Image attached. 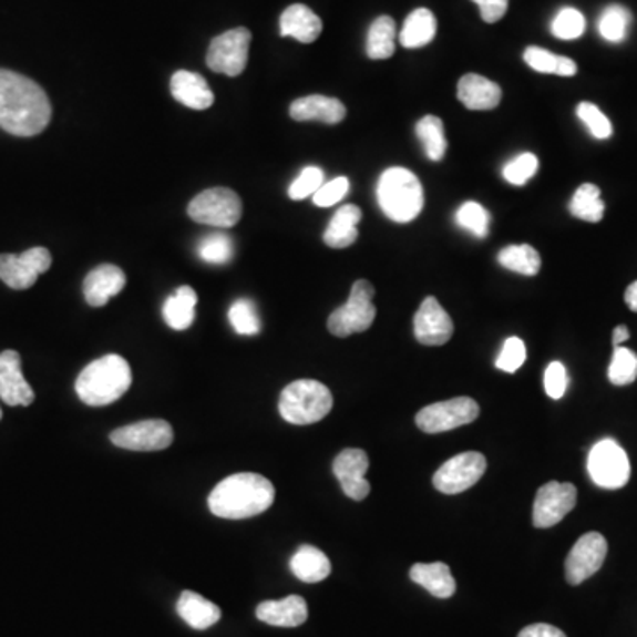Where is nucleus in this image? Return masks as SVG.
Returning <instances> with one entry per match:
<instances>
[{"mask_svg":"<svg viewBox=\"0 0 637 637\" xmlns=\"http://www.w3.org/2000/svg\"><path fill=\"white\" fill-rule=\"evenodd\" d=\"M630 337V331L627 326H616L615 333H613V343H615V348L621 346V343L627 342Z\"/></svg>","mask_w":637,"mask_h":637,"instance_id":"nucleus-50","label":"nucleus"},{"mask_svg":"<svg viewBox=\"0 0 637 637\" xmlns=\"http://www.w3.org/2000/svg\"><path fill=\"white\" fill-rule=\"evenodd\" d=\"M361 209L355 204H346L335 213L325 233V243L331 248H348L358 239V224Z\"/></svg>","mask_w":637,"mask_h":637,"instance_id":"nucleus-29","label":"nucleus"},{"mask_svg":"<svg viewBox=\"0 0 637 637\" xmlns=\"http://www.w3.org/2000/svg\"><path fill=\"white\" fill-rule=\"evenodd\" d=\"M409 577L438 598H450L458 589L446 563H417L409 571Z\"/></svg>","mask_w":637,"mask_h":637,"instance_id":"nucleus-25","label":"nucleus"},{"mask_svg":"<svg viewBox=\"0 0 637 637\" xmlns=\"http://www.w3.org/2000/svg\"><path fill=\"white\" fill-rule=\"evenodd\" d=\"M459 102L470 111H493L502 102V88L475 73H468L459 80Z\"/></svg>","mask_w":637,"mask_h":637,"instance_id":"nucleus-23","label":"nucleus"},{"mask_svg":"<svg viewBox=\"0 0 637 637\" xmlns=\"http://www.w3.org/2000/svg\"><path fill=\"white\" fill-rule=\"evenodd\" d=\"M607 556V542L600 533H586L568 553L565 562V577L568 585L577 586L595 576Z\"/></svg>","mask_w":637,"mask_h":637,"instance_id":"nucleus-14","label":"nucleus"},{"mask_svg":"<svg viewBox=\"0 0 637 637\" xmlns=\"http://www.w3.org/2000/svg\"><path fill=\"white\" fill-rule=\"evenodd\" d=\"M497 263L502 264L503 268L526 277H535L542 266L541 254L530 245H512L503 248L497 255Z\"/></svg>","mask_w":637,"mask_h":637,"instance_id":"nucleus-32","label":"nucleus"},{"mask_svg":"<svg viewBox=\"0 0 637 637\" xmlns=\"http://www.w3.org/2000/svg\"><path fill=\"white\" fill-rule=\"evenodd\" d=\"M397 27L393 18L379 17L367 35V55L374 61L390 59L395 52Z\"/></svg>","mask_w":637,"mask_h":637,"instance_id":"nucleus-31","label":"nucleus"},{"mask_svg":"<svg viewBox=\"0 0 637 637\" xmlns=\"http://www.w3.org/2000/svg\"><path fill=\"white\" fill-rule=\"evenodd\" d=\"M487 470V461L479 452L459 453L435 471L434 487L443 494H461L479 482Z\"/></svg>","mask_w":637,"mask_h":637,"instance_id":"nucleus-12","label":"nucleus"},{"mask_svg":"<svg viewBox=\"0 0 637 637\" xmlns=\"http://www.w3.org/2000/svg\"><path fill=\"white\" fill-rule=\"evenodd\" d=\"M251 34L245 27L230 29L216 35L207 50L206 64L215 73L227 76L242 75L248 62Z\"/></svg>","mask_w":637,"mask_h":637,"instance_id":"nucleus-8","label":"nucleus"},{"mask_svg":"<svg viewBox=\"0 0 637 637\" xmlns=\"http://www.w3.org/2000/svg\"><path fill=\"white\" fill-rule=\"evenodd\" d=\"M349 192L348 177H335L330 183H325L314 194V204L319 207H331L339 204Z\"/></svg>","mask_w":637,"mask_h":637,"instance_id":"nucleus-45","label":"nucleus"},{"mask_svg":"<svg viewBox=\"0 0 637 637\" xmlns=\"http://www.w3.org/2000/svg\"><path fill=\"white\" fill-rule=\"evenodd\" d=\"M289 114L292 120L299 121V123L319 121V123L325 124H339L346 120L348 111L337 97L312 94V96L299 97L292 102Z\"/></svg>","mask_w":637,"mask_h":637,"instance_id":"nucleus-21","label":"nucleus"},{"mask_svg":"<svg viewBox=\"0 0 637 637\" xmlns=\"http://www.w3.org/2000/svg\"><path fill=\"white\" fill-rule=\"evenodd\" d=\"M374 295V286L369 280L355 281L348 304L337 308L328 319L330 333L346 339L349 335L369 330L376 319Z\"/></svg>","mask_w":637,"mask_h":637,"instance_id":"nucleus-6","label":"nucleus"},{"mask_svg":"<svg viewBox=\"0 0 637 637\" xmlns=\"http://www.w3.org/2000/svg\"><path fill=\"white\" fill-rule=\"evenodd\" d=\"M255 615L264 624L292 629V627H299L307 621L308 606L304 597L289 595L281 600H266V603L259 604L255 609Z\"/></svg>","mask_w":637,"mask_h":637,"instance_id":"nucleus-22","label":"nucleus"},{"mask_svg":"<svg viewBox=\"0 0 637 637\" xmlns=\"http://www.w3.org/2000/svg\"><path fill=\"white\" fill-rule=\"evenodd\" d=\"M290 572L304 583H321L331 574V563L314 545H301L290 558Z\"/></svg>","mask_w":637,"mask_h":637,"instance_id":"nucleus-28","label":"nucleus"},{"mask_svg":"<svg viewBox=\"0 0 637 637\" xmlns=\"http://www.w3.org/2000/svg\"><path fill=\"white\" fill-rule=\"evenodd\" d=\"M544 387L551 399L558 400L565 395L568 387L567 369L559 361H553L544 376Z\"/></svg>","mask_w":637,"mask_h":637,"instance_id":"nucleus-47","label":"nucleus"},{"mask_svg":"<svg viewBox=\"0 0 637 637\" xmlns=\"http://www.w3.org/2000/svg\"><path fill=\"white\" fill-rule=\"evenodd\" d=\"M188 215L197 224L230 229L242 220V198L230 188H209L188 204Z\"/></svg>","mask_w":637,"mask_h":637,"instance_id":"nucleus-7","label":"nucleus"},{"mask_svg":"<svg viewBox=\"0 0 637 637\" xmlns=\"http://www.w3.org/2000/svg\"><path fill=\"white\" fill-rule=\"evenodd\" d=\"M524 361H526V346H524L523 340L518 339V337L506 339L496 360L497 369L508 372V374H514L523 367Z\"/></svg>","mask_w":637,"mask_h":637,"instance_id":"nucleus-44","label":"nucleus"},{"mask_svg":"<svg viewBox=\"0 0 637 637\" xmlns=\"http://www.w3.org/2000/svg\"><path fill=\"white\" fill-rule=\"evenodd\" d=\"M171 93L176 102L192 111H206L215 103V94L207 85V80L192 71L181 70L172 75Z\"/></svg>","mask_w":637,"mask_h":637,"instance_id":"nucleus-20","label":"nucleus"},{"mask_svg":"<svg viewBox=\"0 0 637 637\" xmlns=\"http://www.w3.org/2000/svg\"><path fill=\"white\" fill-rule=\"evenodd\" d=\"M325 185V172L319 167H305L304 172L296 177L289 186V197L292 201H304L316 194L317 189Z\"/></svg>","mask_w":637,"mask_h":637,"instance_id":"nucleus-43","label":"nucleus"},{"mask_svg":"<svg viewBox=\"0 0 637 637\" xmlns=\"http://www.w3.org/2000/svg\"><path fill=\"white\" fill-rule=\"evenodd\" d=\"M455 218H458V224L461 225L462 229L475 234L476 238H487L491 218H489L487 209L484 206H480L479 203L462 204Z\"/></svg>","mask_w":637,"mask_h":637,"instance_id":"nucleus-40","label":"nucleus"},{"mask_svg":"<svg viewBox=\"0 0 637 637\" xmlns=\"http://www.w3.org/2000/svg\"><path fill=\"white\" fill-rule=\"evenodd\" d=\"M536 171H538V158L533 153H523L506 163L503 177L508 181L510 185L523 186L535 176Z\"/></svg>","mask_w":637,"mask_h":637,"instance_id":"nucleus-41","label":"nucleus"},{"mask_svg":"<svg viewBox=\"0 0 637 637\" xmlns=\"http://www.w3.org/2000/svg\"><path fill=\"white\" fill-rule=\"evenodd\" d=\"M553 34L558 40L572 41L577 40L581 35L585 34L586 20L581 11L574 8H563L556 18H554L553 27H551Z\"/></svg>","mask_w":637,"mask_h":637,"instance_id":"nucleus-39","label":"nucleus"},{"mask_svg":"<svg viewBox=\"0 0 637 637\" xmlns=\"http://www.w3.org/2000/svg\"><path fill=\"white\" fill-rule=\"evenodd\" d=\"M577 503V489L572 484L547 482L536 493L533 505V524L536 527H553L571 514Z\"/></svg>","mask_w":637,"mask_h":637,"instance_id":"nucleus-15","label":"nucleus"},{"mask_svg":"<svg viewBox=\"0 0 637 637\" xmlns=\"http://www.w3.org/2000/svg\"><path fill=\"white\" fill-rule=\"evenodd\" d=\"M629 25V9H625L624 6H609L598 20V32L604 40L620 43L627 38Z\"/></svg>","mask_w":637,"mask_h":637,"instance_id":"nucleus-36","label":"nucleus"},{"mask_svg":"<svg viewBox=\"0 0 637 637\" xmlns=\"http://www.w3.org/2000/svg\"><path fill=\"white\" fill-rule=\"evenodd\" d=\"M625 304L629 305L633 312H637V281L630 284L629 289L625 290Z\"/></svg>","mask_w":637,"mask_h":637,"instance_id":"nucleus-51","label":"nucleus"},{"mask_svg":"<svg viewBox=\"0 0 637 637\" xmlns=\"http://www.w3.org/2000/svg\"><path fill=\"white\" fill-rule=\"evenodd\" d=\"M438 31V22L431 9H414L413 13L405 18L404 27L400 31V44L404 49H422L434 40Z\"/></svg>","mask_w":637,"mask_h":637,"instance_id":"nucleus-30","label":"nucleus"},{"mask_svg":"<svg viewBox=\"0 0 637 637\" xmlns=\"http://www.w3.org/2000/svg\"><path fill=\"white\" fill-rule=\"evenodd\" d=\"M609 381L616 387H625L637 379V355L630 349L615 348L612 366H609Z\"/></svg>","mask_w":637,"mask_h":637,"instance_id":"nucleus-38","label":"nucleus"},{"mask_svg":"<svg viewBox=\"0 0 637 637\" xmlns=\"http://www.w3.org/2000/svg\"><path fill=\"white\" fill-rule=\"evenodd\" d=\"M518 637H567L562 630L556 629L553 625L535 624L530 625L526 629L521 630Z\"/></svg>","mask_w":637,"mask_h":637,"instance_id":"nucleus-49","label":"nucleus"},{"mask_svg":"<svg viewBox=\"0 0 637 637\" xmlns=\"http://www.w3.org/2000/svg\"><path fill=\"white\" fill-rule=\"evenodd\" d=\"M588 473L598 487H624L630 479L629 458L616 441H598L589 452Z\"/></svg>","mask_w":637,"mask_h":637,"instance_id":"nucleus-10","label":"nucleus"},{"mask_svg":"<svg viewBox=\"0 0 637 637\" xmlns=\"http://www.w3.org/2000/svg\"><path fill=\"white\" fill-rule=\"evenodd\" d=\"M52 120L49 96L34 80L0 68V127L14 136H34Z\"/></svg>","mask_w":637,"mask_h":637,"instance_id":"nucleus-1","label":"nucleus"},{"mask_svg":"<svg viewBox=\"0 0 637 637\" xmlns=\"http://www.w3.org/2000/svg\"><path fill=\"white\" fill-rule=\"evenodd\" d=\"M453 321L438 299H423L414 316V337L423 346H444L452 339Z\"/></svg>","mask_w":637,"mask_h":637,"instance_id":"nucleus-17","label":"nucleus"},{"mask_svg":"<svg viewBox=\"0 0 637 637\" xmlns=\"http://www.w3.org/2000/svg\"><path fill=\"white\" fill-rule=\"evenodd\" d=\"M126 286V275L120 266L102 264L89 273L84 280V296L91 307H105Z\"/></svg>","mask_w":637,"mask_h":637,"instance_id":"nucleus-19","label":"nucleus"},{"mask_svg":"<svg viewBox=\"0 0 637 637\" xmlns=\"http://www.w3.org/2000/svg\"><path fill=\"white\" fill-rule=\"evenodd\" d=\"M111 441L130 452H160L171 446L174 431L165 420H144L112 432Z\"/></svg>","mask_w":637,"mask_h":637,"instance_id":"nucleus-13","label":"nucleus"},{"mask_svg":"<svg viewBox=\"0 0 637 637\" xmlns=\"http://www.w3.org/2000/svg\"><path fill=\"white\" fill-rule=\"evenodd\" d=\"M378 203L391 222H413L423 209L422 183L408 168H388L379 177Z\"/></svg>","mask_w":637,"mask_h":637,"instance_id":"nucleus-4","label":"nucleus"},{"mask_svg":"<svg viewBox=\"0 0 637 637\" xmlns=\"http://www.w3.org/2000/svg\"><path fill=\"white\" fill-rule=\"evenodd\" d=\"M177 615L195 630H206L220 620V607L195 592H183L177 600Z\"/></svg>","mask_w":637,"mask_h":637,"instance_id":"nucleus-26","label":"nucleus"},{"mask_svg":"<svg viewBox=\"0 0 637 637\" xmlns=\"http://www.w3.org/2000/svg\"><path fill=\"white\" fill-rule=\"evenodd\" d=\"M197 254L207 264H216V266L229 264L234 257L233 238L222 233L209 234L198 243Z\"/></svg>","mask_w":637,"mask_h":637,"instance_id":"nucleus-35","label":"nucleus"},{"mask_svg":"<svg viewBox=\"0 0 637 637\" xmlns=\"http://www.w3.org/2000/svg\"><path fill=\"white\" fill-rule=\"evenodd\" d=\"M50 266L52 255L43 247L31 248L22 255H0V280L11 289H31L40 275L49 271Z\"/></svg>","mask_w":637,"mask_h":637,"instance_id":"nucleus-11","label":"nucleus"},{"mask_svg":"<svg viewBox=\"0 0 637 637\" xmlns=\"http://www.w3.org/2000/svg\"><path fill=\"white\" fill-rule=\"evenodd\" d=\"M480 414V405L470 397L444 400L438 404L427 405L418 411L417 425L427 434H440V432L453 431L459 427L475 422Z\"/></svg>","mask_w":637,"mask_h":637,"instance_id":"nucleus-9","label":"nucleus"},{"mask_svg":"<svg viewBox=\"0 0 637 637\" xmlns=\"http://www.w3.org/2000/svg\"><path fill=\"white\" fill-rule=\"evenodd\" d=\"M321 18L304 4H292L281 13L280 34L299 43H314L321 35Z\"/></svg>","mask_w":637,"mask_h":637,"instance_id":"nucleus-24","label":"nucleus"},{"mask_svg":"<svg viewBox=\"0 0 637 637\" xmlns=\"http://www.w3.org/2000/svg\"><path fill=\"white\" fill-rule=\"evenodd\" d=\"M0 399L8 405H31L34 390L22 374V358L17 351L0 352Z\"/></svg>","mask_w":637,"mask_h":637,"instance_id":"nucleus-18","label":"nucleus"},{"mask_svg":"<svg viewBox=\"0 0 637 637\" xmlns=\"http://www.w3.org/2000/svg\"><path fill=\"white\" fill-rule=\"evenodd\" d=\"M603 198H600V188L585 183V185L577 188L576 194L571 201V213L581 218V220L589 222V224H597L604 218Z\"/></svg>","mask_w":637,"mask_h":637,"instance_id":"nucleus-33","label":"nucleus"},{"mask_svg":"<svg viewBox=\"0 0 637 637\" xmlns=\"http://www.w3.org/2000/svg\"><path fill=\"white\" fill-rule=\"evenodd\" d=\"M130 387H132V369L120 355H106L89 363L75 382L79 399L93 408H103L120 400Z\"/></svg>","mask_w":637,"mask_h":637,"instance_id":"nucleus-3","label":"nucleus"},{"mask_svg":"<svg viewBox=\"0 0 637 637\" xmlns=\"http://www.w3.org/2000/svg\"><path fill=\"white\" fill-rule=\"evenodd\" d=\"M577 117L588 126L589 133H592L595 138L606 141V138L613 135L612 121L607 120L606 115H604L600 109L594 105V103H579V105H577Z\"/></svg>","mask_w":637,"mask_h":637,"instance_id":"nucleus-42","label":"nucleus"},{"mask_svg":"<svg viewBox=\"0 0 637 637\" xmlns=\"http://www.w3.org/2000/svg\"><path fill=\"white\" fill-rule=\"evenodd\" d=\"M369 455L363 450L348 449L335 458L333 473L342 485L346 496L355 502L366 500L370 494V484L366 475L369 471Z\"/></svg>","mask_w":637,"mask_h":637,"instance_id":"nucleus-16","label":"nucleus"},{"mask_svg":"<svg viewBox=\"0 0 637 637\" xmlns=\"http://www.w3.org/2000/svg\"><path fill=\"white\" fill-rule=\"evenodd\" d=\"M559 59L562 55H554L549 50L538 49V47H530L524 52L527 66L538 73H547V75H558Z\"/></svg>","mask_w":637,"mask_h":637,"instance_id":"nucleus-46","label":"nucleus"},{"mask_svg":"<svg viewBox=\"0 0 637 637\" xmlns=\"http://www.w3.org/2000/svg\"><path fill=\"white\" fill-rule=\"evenodd\" d=\"M333 408L330 388L314 379H299L284 388L278 409L292 425H312L321 422Z\"/></svg>","mask_w":637,"mask_h":637,"instance_id":"nucleus-5","label":"nucleus"},{"mask_svg":"<svg viewBox=\"0 0 637 637\" xmlns=\"http://www.w3.org/2000/svg\"><path fill=\"white\" fill-rule=\"evenodd\" d=\"M275 502V487L266 476L238 473L213 489L207 505L216 517L242 521L263 514Z\"/></svg>","mask_w":637,"mask_h":637,"instance_id":"nucleus-2","label":"nucleus"},{"mask_svg":"<svg viewBox=\"0 0 637 637\" xmlns=\"http://www.w3.org/2000/svg\"><path fill=\"white\" fill-rule=\"evenodd\" d=\"M480 8V17L487 23H496L505 17L508 0H473Z\"/></svg>","mask_w":637,"mask_h":637,"instance_id":"nucleus-48","label":"nucleus"},{"mask_svg":"<svg viewBox=\"0 0 637 637\" xmlns=\"http://www.w3.org/2000/svg\"><path fill=\"white\" fill-rule=\"evenodd\" d=\"M229 321L234 331L245 337H254L260 331V319L251 299H236L229 308Z\"/></svg>","mask_w":637,"mask_h":637,"instance_id":"nucleus-37","label":"nucleus"},{"mask_svg":"<svg viewBox=\"0 0 637 637\" xmlns=\"http://www.w3.org/2000/svg\"><path fill=\"white\" fill-rule=\"evenodd\" d=\"M0 420H2V409H0Z\"/></svg>","mask_w":637,"mask_h":637,"instance_id":"nucleus-52","label":"nucleus"},{"mask_svg":"<svg viewBox=\"0 0 637 637\" xmlns=\"http://www.w3.org/2000/svg\"><path fill=\"white\" fill-rule=\"evenodd\" d=\"M418 141L422 142L427 156L432 162H441L446 153V136H444L443 121L435 115H425L417 124Z\"/></svg>","mask_w":637,"mask_h":637,"instance_id":"nucleus-34","label":"nucleus"},{"mask_svg":"<svg viewBox=\"0 0 637 637\" xmlns=\"http://www.w3.org/2000/svg\"><path fill=\"white\" fill-rule=\"evenodd\" d=\"M198 296L189 286L177 287L163 305V319L172 330H188L195 321Z\"/></svg>","mask_w":637,"mask_h":637,"instance_id":"nucleus-27","label":"nucleus"}]
</instances>
